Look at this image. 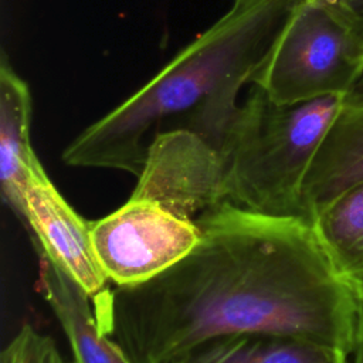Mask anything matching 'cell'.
Here are the masks:
<instances>
[{"mask_svg":"<svg viewBox=\"0 0 363 363\" xmlns=\"http://www.w3.org/2000/svg\"><path fill=\"white\" fill-rule=\"evenodd\" d=\"M200 238L157 277L94 298L106 333L133 363H163L210 337L277 332L353 354L363 303L312 223L224 201L197 217Z\"/></svg>","mask_w":363,"mask_h":363,"instance_id":"cell-1","label":"cell"},{"mask_svg":"<svg viewBox=\"0 0 363 363\" xmlns=\"http://www.w3.org/2000/svg\"><path fill=\"white\" fill-rule=\"evenodd\" d=\"M299 1L234 0L150 81L74 138L62 160L139 176L155 135L174 129L193 132L220 152L238 91L251 82Z\"/></svg>","mask_w":363,"mask_h":363,"instance_id":"cell-2","label":"cell"},{"mask_svg":"<svg viewBox=\"0 0 363 363\" xmlns=\"http://www.w3.org/2000/svg\"><path fill=\"white\" fill-rule=\"evenodd\" d=\"M345 101L328 95L281 105L254 85L220 147L227 200L261 214L303 218L306 174Z\"/></svg>","mask_w":363,"mask_h":363,"instance_id":"cell-3","label":"cell"},{"mask_svg":"<svg viewBox=\"0 0 363 363\" xmlns=\"http://www.w3.org/2000/svg\"><path fill=\"white\" fill-rule=\"evenodd\" d=\"M363 45L330 0H301L251 82L281 105L347 95Z\"/></svg>","mask_w":363,"mask_h":363,"instance_id":"cell-4","label":"cell"},{"mask_svg":"<svg viewBox=\"0 0 363 363\" xmlns=\"http://www.w3.org/2000/svg\"><path fill=\"white\" fill-rule=\"evenodd\" d=\"M91 237L108 281L128 286L183 259L196 247L200 227L157 201L130 196L118 210L91 223Z\"/></svg>","mask_w":363,"mask_h":363,"instance_id":"cell-5","label":"cell"},{"mask_svg":"<svg viewBox=\"0 0 363 363\" xmlns=\"http://www.w3.org/2000/svg\"><path fill=\"white\" fill-rule=\"evenodd\" d=\"M132 197L157 201L196 221L207 210L228 201L221 153L193 132H159L150 142Z\"/></svg>","mask_w":363,"mask_h":363,"instance_id":"cell-6","label":"cell"},{"mask_svg":"<svg viewBox=\"0 0 363 363\" xmlns=\"http://www.w3.org/2000/svg\"><path fill=\"white\" fill-rule=\"evenodd\" d=\"M23 221L34 235L38 255L51 261L89 296L106 289L108 278L94 250L91 221L68 204L41 163L31 172L26 187Z\"/></svg>","mask_w":363,"mask_h":363,"instance_id":"cell-7","label":"cell"},{"mask_svg":"<svg viewBox=\"0 0 363 363\" xmlns=\"http://www.w3.org/2000/svg\"><path fill=\"white\" fill-rule=\"evenodd\" d=\"M363 182V102L347 104L335 118L303 184L302 210L309 223L345 190Z\"/></svg>","mask_w":363,"mask_h":363,"instance_id":"cell-8","label":"cell"},{"mask_svg":"<svg viewBox=\"0 0 363 363\" xmlns=\"http://www.w3.org/2000/svg\"><path fill=\"white\" fill-rule=\"evenodd\" d=\"M346 350L313 339L241 332L206 339L163 363H350Z\"/></svg>","mask_w":363,"mask_h":363,"instance_id":"cell-9","label":"cell"},{"mask_svg":"<svg viewBox=\"0 0 363 363\" xmlns=\"http://www.w3.org/2000/svg\"><path fill=\"white\" fill-rule=\"evenodd\" d=\"M38 288L69 342L72 363H133L104 329L94 298L43 255Z\"/></svg>","mask_w":363,"mask_h":363,"instance_id":"cell-10","label":"cell"},{"mask_svg":"<svg viewBox=\"0 0 363 363\" xmlns=\"http://www.w3.org/2000/svg\"><path fill=\"white\" fill-rule=\"evenodd\" d=\"M33 101L23 78L3 55L0 64V183L9 207L23 220L24 194L40 163L30 140Z\"/></svg>","mask_w":363,"mask_h":363,"instance_id":"cell-11","label":"cell"},{"mask_svg":"<svg viewBox=\"0 0 363 363\" xmlns=\"http://www.w3.org/2000/svg\"><path fill=\"white\" fill-rule=\"evenodd\" d=\"M311 223L336 271L363 303V182L335 197Z\"/></svg>","mask_w":363,"mask_h":363,"instance_id":"cell-12","label":"cell"},{"mask_svg":"<svg viewBox=\"0 0 363 363\" xmlns=\"http://www.w3.org/2000/svg\"><path fill=\"white\" fill-rule=\"evenodd\" d=\"M0 363H72L64 359L54 340L24 325L0 354Z\"/></svg>","mask_w":363,"mask_h":363,"instance_id":"cell-13","label":"cell"},{"mask_svg":"<svg viewBox=\"0 0 363 363\" xmlns=\"http://www.w3.org/2000/svg\"><path fill=\"white\" fill-rule=\"evenodd\" d=\"M363 45V0H330Z\"/></svg>","mask_w":363,"mask_h":363,"instance_id":"cell-14","label":"cell"},{"mask_svg":"<svg viewBox=\"0 0 363 363\" xmlns=\"http://www.w3.org/2000/svg\"><path fill=\"white\" fill-rule=\"evenodd\" d=\"M347 104H362L363 102V69L359 74L357 79L354 81L352 89L346 95Z\"/></svg>","mask_w":363,"mask_h":363,"instance_id":"cell-15","label":"cell"},{"mask_svg":"<svg viewBox=\"0 0 363 363\" xmlns=\"http://www.w3.org/2000/svg\"><path fill=\"white\" fill-rule=\"evenodd\" d=\"M350 363H363V323H362V332H360V339L357 343V347L354 353L352 354V362Z\"/></svg>","mask_w":363,"mask_h":363,"instance_id":"cell-16","label":"cell"}]
</instances>
